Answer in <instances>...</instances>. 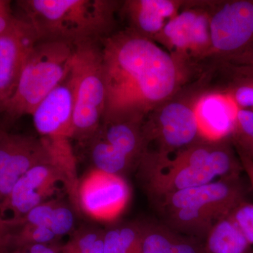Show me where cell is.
Segmentation results:
<instances>
[{"label": "cell", "instance_id": "26", "mask_svg": "<svg viewBox=\"0 0 253 253\" xmlns=\"http://www.w3.org/2000/svg\"><path fill=\"white\" fill-rule=\"evenodd\" d=\"M228 217L253 246V204L245 200L233 209Z\"/></svg>", "mask_w": 253, "mask_h": 253}, {"label": "cell", "instance_id": "14", "mask_svg": "<svg viewBox=\"0 0 253 253\" xmlns=\"http://www.w3.org/2000/svg\"><path fill=\"white\" fill-rule=\"evenodd\" d=\"M74 110V83L70 71L64 81L38 105L31 116L42 137L72 139Z\"/></svg>", "mask_w": 253, "mask_h": 253}, {"label": "cell", "instance_id": "15", "mask_svg": "<svg viewBox=\"0 0 253 253\" xmlns=\"http://www.w3.org/2000/svg\"><path fill=\"white\" fill-rule=\"evenodd\" d=\"M180 6L172 0H129L123 1L120 10L129 23L127 30L152 40L179 13Z\"/></svg>", "mask_w": 253, "mask_h": 253}, {"label": "cell", "instance_id": "2", "mask_svg": "<svg viewBox=\"0 0 253 253\" xmlns=\"http://www.w3.org/2000/svg\"><path fill=\"white\" fill-rule=\"evenodd\" d=\"M137 175L153 202L181 190L208 184L244 172L229 139L202 140L169 154L144 152Z\"/></svg>", "mask_w": 253, "mask_h": 253}, {"label": "cell", "instance_id": "12", "mask_svg": "<svg viewBox=\"0 0 253 253\" xmlns=\"http://www.w3.org/2000/svg\"><path fill=\"white\" fill-rule=\"evenodd\" d=\"M63 178L51 163L41 165L28 171L16 182L7 198L0 204V217L6 211L13 213V220L26 215L33 208L49 201L56 193Z\"/></svg>", "mask_w": 253, "mask_h": 253}, {"label": "cell", "instance_id": "25", "mask_svg": "<svg viewBox=\"0 0 253 253\" xmlns=\"http://www.w3.org/2000/svg\"><path fill=\"white\" fill-rule=\"evenodd\" d=\"M105 230L93 226H83L73 231L66 244L61 246V253H84L104 238Z\"/></svg>", "mask_w": 253, "mask_h": 253}, {"label": "cell", "instance_id": "5", "mask_svg": "<svg viewBox=\"0 0 253 253\" xmlns=\"http://www.w3.org/2000/svg\"><path fill=\"white\" fill-rule=\"evenodd\" d=\"M74 46L62 42L41 41L23 66L14 94L2 112L11 119L31 115L38 105L67 77Z\"/></svg>", "mask_w": 253, "mask_h": 253}, {"label": "cell", "instance_id": "35", "mask_svg": "<svg viewBox=\"0 0 253 253\" xmlns=\"http://www.w3.org/2000/svg\"><path fill=\"white\" fill-rule=\"evenodd\" d=\"M7 253H16L14 251H9Z\"/></svg>", "mask_w": 253, "mask_h": 253}, {"label": "cell", "instance_id": "20", "mask_svg": "<svg viewBox=\"0 0 253 253\" xmlns=\"http://www.w3.org/2000/svg\"><path fill=\"white\" fill-rule=\"evenodd\" d=\"M89 154L95 169L109 174L124 176L136 166L129 158L110 144L97 131L87 141Z\"/></svg>", "mask_w": 253, "mask_h": 253}, {"label": "cell", "instance_id": "3", "mask_svg": "<svg viewBox=\"0 0 253 253\" xmlns=\"http://www.w3.org/2000/svg\"><path fill=\"white\" fill-rule=\"evenodd\" d=\"M22 17L31 25L38 41L76 45L113 34L120 1L111 0H21Z\"/></svg>", "mask_w": 253, "mask_h": 253}, {"label": "cell", "instance_id": "9", "mask_svg": "<svg viewBox=\"0 0 253 253\" xmlns=\"http://www.w3.org/2000/svg\"><path fill=\"white\" fill-rule=\"evenodd\" d=\"M47 163L51 158L45 138L0 129V204L28 171Z\"/></svg>", "mask_w": 253, "mask_h": 253}, {"label": "cell", "instance_id": "32", "mask_svg": "<svg viewBox=\"0 0 253 253\" xmlns=\"http://www.w3.org/2000/svg\"><path fill=\"white\" fill-rule=\"evenodd\" d=\"M237 152L239 154V157L241 164H242L243 168H244V172L247 174L250 184H251L253 191V161L241 151H237Z\"/></svg>", "mask_w": 253, "mask_h": 253}, {"label": "cell", "instance_id": "7", "mask_svg": "<svg viewBox=\"0 0 253 253\" xmlns=\"http://www.w3.org/2000/svg\"><path fill=\"white\" fill-rule=\"evenodd\" d=\"M146 151L169 154L202 140L194 107L180 101H169L158 106L142 123Z\"/></svg>", "mask_w": 253, "mask_h": 253}, {"label": "cell", "instance_id": "6", "mask_svg": "<svg viewBox=\"0 0 253 253\" xmlns=\"http://www.w3.org/2000/svg\"><path fill=\"white\" fill-rule=\"evenodd\" d=\"M71 73L75 91L72 139L87 142L99 130L106 106L101 41L74 46Z\"/></svg>", "mask_w": 253, "mask_h": 253}, {"label": "cell", "instance_id": "1", "mask_svg": "<svg viewBox=\"0 0 253 253\" xmlns=\"http://www.w3.org/2000/svg\"><path fill=\"white\" fill-rule=\"evenodd\" d=\"M101 46L106 88L102 123L144 122L179 87V63L152 40L126 29L101 40Z\"/></svg>", "mask_w": 253, "mask_h": 253}, {"label": "cell", "instance_id": "33", "mask_svg": "<svg viewBox=\"0 0 253 253\" xmlns=\"http://www.w3.org/2000/svg\"><path fill=\"white\" fill-rule=\"evenodd\" d=\"M9 227L5 218L0 217V253H6Z\"/></svg>", "mask_w": 253, "mask_h": 253}, {"label": "cell", "instance_id": "19", "mask_svg": "<svg viewBox=\"0 0 253 253\" xmlns=\"http://www.w3.org/2000/svg\"><path fill=\"white\" fill-rule=\"evenodd\" d=\"M204 243L205 253H253V246L228 216L213 226Z\"/></svg>", "mask_w": 253, "mask_h": 253}, {"label": "cell", "instance_id": "22", "mask_svg": "<svg viewBox=\"0 0 253 253\" xmlns=\"http://www.w3.org/2000/svg\"><path fill=\"white\" fill-rule=\"evenodd\" d=\"M14 228H18V229L9 233L6 245V253L11 250L29 245L52 244L59 239L51 229L44 226L21 224Z\"/></svg>", "mask_w": 253, "mask_h": 253}, {"label": "cell", "instance_id": "30", "mask_svg": "<svg viewBox=\"0 0 253 253\" xmlns=\"http://www.w3.org/2000/svg\"><path fill=\"white\" fill-rule=\"evenodd\" d=\"M236 82L253 83V54L234 65Z\"/></svg>", "mask_w": 253, "mask_h": 253}, {"label": "cell", "instance_id": "11", "mask_svg": "<svg viewBox=\"0 0 253 253\" xmlns=\"http://www.w3.org/2000/svg\"><path fill=\"white\" fill-rule=\"evenodd\" d=\"M38 42L34 29L22 17L15 16L0 35V113L14 94L23 66Z\"/></svg>", "mask_w": 253, "mask_h": 253}, {"label": "cell", "instance_id": "28", "mask_svg": "<svg viewBox=\"0 0 253 253\" xmlns=\"http://www.w3.org/2000/svg\"><path fill=\"white\" fill-rule=\"evenodd\" d=\"M229 95L237 109L253 111V83L236 82Z\"/></svg>", "mask_w": 253, "mask_h": 253}, {"label": "cell", "instance_id": "29", "mask_svg": "<svg viewBox=\"0 0 253 253\" xmlns=\"http://www.w3.org/2000/svg\"><path fill=\"white\" fill-rule=\"evenodd\" d=\"M171 253H205L204 243L176 231Z\"/></svg>", "mask_w": 253, "mask_h": 253}, {"label": "cell", "instance_id": "36", "mask_svg": "<svg viewBox=\"0 0 253 253\" xmlns=\"http://www.w3.org/2000/svg\"></svg>", "mask_w": 253, "mask_h": 253}, {"label": "cell", "instance_id": "13", "mask_svg": "<svg viewBox=\"0 0 253 253\" xmlns=\"http://www.w3.org/2000/svg\"><path fill=\"white\" fill-rule=\"evenodd\" d=\"M177 54L203 56L211 52L209 12L186 9L169 20L156 38Z\"/></svg>", "mask_w": 253, "mask_h": 253}, {"label": "cell", "instance_id": "21", "mask_svg": "<svg viewBox=\"0 0 253 253\" xmlns=\"http://www.w3.org/2000/svg\"><path fill=\"white\" fill-rule=\"evenodd\" d=\"M144 222H129L105 230L104 253H141Z\"/></svg>", "mask_w": 253, "mask_h": 253}, {"label": "cell", "instance_id": "4", "mask_svg": "<svg viewBox=\"0 0 253 253\" xmlns=\"http://www.w3.org/2000/svg\"><path fill=\"white\" fill-rule=\"evenodd\" d=\"M241 174L172 193L153 202L163 224L204 242L213 226L246 200Z\"/></svg>", "mask_w": 253, "mask_h": 253}, {"label": "cell", "instance_id": "34", "mask_svg": "<svg viewBox=\"0 0 253 253\" xmlns=\"http://www.w3.org/2000/svg\"><path fill=\"white\" fill-rule=\"evenodd\" d=\"M84 253H104V238L98 241L89 251Z\"/></svg>", "mask_w": 253, "mask_h": 253}, {"label": "cell", "instance_id": "31", "mask_svg": "<svg viewBox=\"0 0 253 253\" xmlns=\"http://www.w3.org/2000/svg\"><path fill=\"white\" fill-rule=\"evenodd\" d=\"M10 5L9 1L0 0V35L9 28L14 19Z\"/></svg>", "mask_w": 253, "mask_h": 253}, {"label": "cell", "instance_id": "17", "mask_svg": "<svg viewBox=\"0 0 253 253\" xmlns=\"http://www.w3.org/2000/svg\"><path fill=\"white\" fill-rule=\"evenodd\" d=\"M142 123L136 121L102 123L98 131L110 144L137 167L146 151Z\"/></svg>", "mask_w": 253, "mask_h": 253}, {"label": "cell", "instance_id": "16", "mask_svg": "<svg viewBox=\"0 0 253 253\" xmlns=\"http://www.w3.org/2000/svg\"><path fill=\"white\" fill-rule=\"evenodd\" d=\"M232 100L219 94H207L194 106L201 137L208 141H220L231 137L236 110Z\"/></svg>", "mask_w": 253, "mask_h": 253}, {"label": "cell", "instance_id": "23", "mask_svg": "<svg viewBox=\"0 0 253 253\" xmlns=\"http://www.w3.org/2000/svg\"><path fill=\"white\" fill-rule=\"evenodd\" d=\"M175 232L163 222H144L141 253H171Z\"/></svg>", "mask_w": 253, "mask_h": 253}, {"label": "cell", "instance_id": "18", "mask_svg": "<svg viewBox=\"0 0 253 253\" xmlns=\"http://www.w3.org/2000/svg\"><path fill=\"white\" fill-rule=\"evenodd\" d=\"M46 138V137H44ZM49 148L51 164L59 171L72 207L81 214L79 204L80 181L77 159L68 138H46Z\"/></svg>", "mask_w": 253, "mask_h": 253}, {"label": "cell", "instance_id": "8", "mask_svg": "<svg viewBox=\"0 0 253 253\" xmlns=\"http://www.w3.org/2000/svg\"><path fill=\"white\" fill-rule=\"evenodd\" d=\"M209 15L211 52L232 62L253 51V1H224Z\"/></svg>", "mask_w": 253, "mask_h": 253}, {"label": "cell", "instance_id": "27", "mask_svg": "<svg viewBox=\"0 0 253 253\" xmlns=\"http://www.w3.org/2000/svg\"><path fill=\"white\" fill-rule=\"evenodd\" d=\"M74 225L75 217L72 210L59 201L53 212L50 229L59 239L72 232Z\"/></svg>", "mask_w": 253, "mask_h": 253}, {"label": "cell", "instance_id": "10", "mask_svg": "<svg viewBox=\"0 0 253 253\" xmlns=\"http://www.w3.org/2000/svg\"><path fill=\"white\" fill-rule=\"evenodd\" d=\"M79 204L81 213L96 220H114L126 209L131 190L124 176L93 168L81 179Z\"/></svg>", "mask_w": 253, "mask_h": 253}, {"label": "cell", "instance_id": "24", "mask_svg": "<svg viewBox=\"0 0 253 253\" xmlns=\"http://www.w3.org/2000/svg\"><path fill=\"white\" fill-rule=\"evenodd\" d=\"M231 141L241 151L253 161V111L249 109L236 110Z\"/></svg>", "mask_w": 253, "mask_h": 253}]
</instances>
